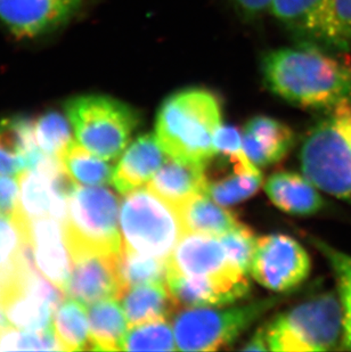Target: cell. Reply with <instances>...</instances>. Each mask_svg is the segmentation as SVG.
<instances>
[{"label": "cell", "instance_id": "30", "mask_svg": "<svg viewBox=\"0 0 351 352\" xmlns=\"http://www.w3.org/2000/svg\"><path fill=\"white\" fill-rule=\"evenodd\" d=\"M318 250L328 259L338 283L339 296L343 309V349L351 350V256L332 248L321 241H315Z\"/></svg>", "mask_w": 351, "mask_h": 352}, {"label": "cell", "instance_id": "14", "mask_svg": "<svg viewBox=\"0 0 351 352\" xmlns=\"http://www.w3.org/2000/svg\"><path fill=\"white\" fill-rule=\"evenodd\" d=\"M28 233L36 267L47 279L64 292L70 278L72 260L62 223L50 217L29 220Z\"/></svg>", "mask_w": 351, "mask_h": 352}, {"label": "cell", "instance_id": "39", "mask_svg": "<svg viewBox=\"0 0 351 352\" xmlns=\"http://www.w3.org/2000/svg\"><path fill=\"white\" fill-rule=\"evenodd\" d=\"M248 15H257L267 10L273 0H234Z\"/></svg>", "mask_w": 351, "mask_h": 352}, {"label": "cell", "instance_id": "40", "mask_svg": "<svg viewBox=\"0 0 351 352\" xmlns=\"http://www.w3.org/2000/svg\"><path fill=\"white\" fill-rule=\"evenodd\" d=\"M243 350L246 351H267L269 350L268 340H267V329H260L255 333L246 346H243Z\"/></svg>", "mask_w": 351, "mask_h": 352}, {"label": "cell", "instance_id": "36", "mask_svg": "<svg viewBox=\"0 0 351 352\" xmlns=\"http://www.w3.org/2000/svg\"><path fill=\"white\" fill-rule=\"evenodd\" d=\"M215 154L227 157L234 170L252 169L255 163L248 159L243 148V135L235 126H220L213 138Z\"/></svg>", "mask_w": 351, "mask_h": 352}, {"label": "cell", "instance_id": "16", "mask_svg": "<svg viewBox=\"0 0 351 352\" xmlns=\"http://www.w3.org/2000/svg\"><path fill=\"white\" fill-rule=\"evenodd\" d=\"M43 155L36 145L32 120H0V175L20 176L32 169Z\"/></svg>", "mask_w": 351, "mask_h": 352}, {"label": "cell", "instance_id": "21", "mask_svg": "<svg viewBox=\"0 0 351 352\" xmlns=\"http://www.w3.org/2000/svg\"><path fill=\"white\" fill-rule=\"evenodd\" d=\"M119 300L129 327L168 319L179 306L167 283L133 286L127 289Z\"/></svg>", "mask_w": 351, "mask_h": 352}, {"label": "cell", "instance_id": "37", "mask_svg": "<svg viewBox=\"0 0 351 352\" xmlns=\"http://www.w3.org/2000/svg\"><path fill=\"white\" fill-rule=\"evenodd\" d=\"M17 178L10 175H0V214L10 218H19L23 214L19 197L20 180Z\"/></svg>", "mask_w": 351, "mask_h": 352}, {"label": "cell", "instance_id": "25", "mask_svg": "<svg viewBox=\"0 0 351 352\" xmlns=\"http://www.w3.org/2000/svg\"><path fill=\"white\" fill-rule=\"evenodd\" d=\"M220 204L211 201L208 194H201L189 199L179 208L186 232L222 236L241 223L236 217Z\"/></svg>", "mask_w": 351, "mask_h": 352}, {"label": "cell", "instance_id": "19", "mask_svg": "<svg viewBox=\"0 0 351 352\" xmlns=\"http://www.w3.org/2000/svg\"><path fill=\"white\" fill-rule=\"evenodd\" d=\"M25 217L0 214V293L20 278L34 256Z\"/></svg>", "mask_w": 351, "mask_h": 352}, {"label": "cell", "instance_id": "11", "mask_svg": "<svg viewBox=\"0 0 351 352\" xmlns=\"http://www.w3.org/2000/svg\"><path fill=\"white\" fill-rule=\"evenodd\" d=\"M119 253H85L72 256V270L64 293L90 306L103 300H119L123 293L118 267Z\"/></svg>", "mask_w": 351, "mask_h": 352}, {"label": "cell", "instance_id": "15", "mask_svg": "<svg viewBox=\"0 0 351 352\" xmlns=\"http://www.w3.org/2000/svg\"><path fill=\"white\" fill-rule=\"evenodd\" d=\"M168 157L156 135H142L130 145L114 169L113 185L125 195L146 186Z\"/></svg>", "mask_w": 351, "mask_h": 352}, {"label": "cell", "instance_id": "24", "mask_svg": "<svg viewBox=\"0 0 351 352\" xmlns=\"http://www.w3.org/2000/svg\"><path fill=\"white\" fill-rule=\"evenodd\" d=\"M306 37L351 50V0H323Z\"/></svg>", "mask_w": 351, "mask_h": 352}, {"label": "cell", "instance_id": "3", "mask_svg": "<svg viewBox=\"0 0 351 352\" xmlns=\"http://www.w3.org/2000/svg\"><path fill=\"white\" fill-rule=\"evenodd\" d=\"M120 233L123 248L144 256L169 259L186 228L178 208L144 186L123 199Z\"/></svg>", "mask_w": 351, "mask_h": 352}, {"label": "cell", "instance_id": "18", "mask_svg": "<svg viewBox=\"0 0 351 352\" xmlns=\"http://www.w3.org/2000/svg\"><path fill=\"white\" fill-rule=\"evenodd\" d=\"M293 144V133L288 126L273 118H252L243 133V148L255 166L279 162Z\"/></svg>", "mask_w": 351, "mask_h": 352}, {"label": "cell", "instance_id": "12", "mask_svg": "<svg viewBox=\"0 0 351 352\" xmlns=\"http://www.w3.org/2000/svg\"><path fill=\"white\" fill-rule=\"evenodd\" d=\"M169 273L203 277L246 275L226 254L218 236L186 232L169 259Z\"/></svg>", "mask_w": 351, "mask_h": 352}, {"label": "cell", "instance_id": "1", "mask_svg": "<svg viewBox=\"0 0 351 352\" xmlns=\"http://www.w3.org/2000/svg\"><path fill=\"white\" fill-rule=\"evenodd\" d=\"M262 74L273 93L298 107L334 111L351 104V64L315 43L270 52Z\"/></svg>", "mask_w": 351, "mask_h": 352}, {"label": "cell", "instance_id": "32", "mask_svg": "<svg viewBox=\"0 0 351 352\" xmlns=\"http://www.w3.org/2000/svg\"><path fill=\"white\" fill-rule=\"evenodd\" d=\"M70 121L56 111H48L34 121L36 145L50 157H60L72 142Z\"/></svg>", "mask_w": 351, "mask_h": 352}, {"label": "cell", "instance_id": "6", "mask_svg": "<svg viewBox=\"0 0 351 352\" xmlns=\"http://www.w3.org/2000/svg\"><path fill=\"white\" fill-rule=\"evenodd\" d=\"M119 219L116 194L104 187L76 185L62 223L71 258L85 253H119Z\"/></svg>", "mask_w": 351, "mask_h": 352}, {"label": "cell", "instance_id": "38", "mask_svg": "<svg viewBox=\"0 0 351 352\" xmlns=\"http://www.w3.org/2000/svg\"><path fill=\"white\" fill-rule=\"evenodd\" d=\"M332 118L351 148V104H345L335 109Z\"/></svg>", "mask_w": 351, "mask_h": 352}, {"label": "cell", "instance_id": "7", "mask_svg": "<svg viewBox=\"0 0 351 352\" xmlns=\"http://www.w3.org/2000/svg\"><path fill=\"white\" fill-rule=\"evenodd\" d=\"M277 303L266 299L246 306L210 309L186 308L173 320L177 348L182 351H215L232 343L241 333L257 322Z\"/></svg>", "mask_w": 351, "mask_h": 352}, {"label": "cell", "instance_id": "13", "mask_svg": "<svg viewBox=\"0 0 351 352\" xmlns=\"http://www.w3.org/2000/svg\"><path fill=\"white\" fill-rule=\"evenodd\" d=\"M167 285L179 306H225L248 296L250 283L246 275L203 277L168 273Z\"/></svg>", "mask_w": 351, "mask_h": 352}, {"label": "cell", "instance_id": "9", "mask_svg": "<svg viewBox=\"0 0 351 352\" xmlns=\"http://www.w3.org/2000/svg\"><path fill=\"white\" fill-rule=\"evenodd\" d=\"M250 272L267 289L288 292L308 277L310 259L305 249L288 236H262L257 241Z\"/></svg>", "mask_w": 351, "mask_h": 352}, {"label": "cell", "instance_id": "23", "mask_svg": "<svg viewBox=\"0 0 351 352\" xmlns=\"http://www.w3.org/2000/svg\"><path fill=\"white\" fill-rule=\"evenodd\" d=\"M90 350L120 351L129 324L116 299L103 300L88 306Z\"/></svg>", "mask_w": 351, "mask_h": 352}, {"label": "cell", "instance_id": "27", "mask_svg": "<svg viewBox=\"0 0 351 352\" xmlns=\"http://www.w3.org/2000/svg\"><path fill=\"white\" fill-rule=\"evenodd\" d=\"M58 157L76 184L103 186L112 182L114 168L87 150L79 142L72 140Z\"/></svg>", "mask_w": 351, "mask_h": 352}, {"label": "cell", "instance_id": "22", "mask_svg": "<svg viewBox=\"0 0 351 352\" xmlns=\"http://www.w3.org/2000/svg\"><path fill=\"white\" fill-rule=\"evenodd\" d=\"M266 192L275 206L292 214L309 216L323 208V199L315 185L298 173H274L267 180Z\"/></svg>", "mask_w": 351, "mask_h": 352}, {"label": "cell", "instance_id": "2", "mask_svg": "<svg viewBox=\"0 0 351 352\" xmlns=\"http://www.w3.org/2000/svg\"><path fill=\"white\" fill-rule=\"evenodd\" d=\"M222 126V105L209 90L191 88L168 97L156 118V137L175 159L206 166L215 155L213 138Z\"/></svg>", "mask_w": 351, "mask_h": 352}, {"label": "cell", "instance_id": "8", "mask_svg": "<svg viewBox=\"0 0 351 352\" xmlns=\"http://www.w3.org/2000/svg\"><path fill=\"white\" fill-rule=\"evenodd\" d=\"M300 161L305 176L316 187L351 204V148L333 118L309 131Z\"/></svg>", "mask_w": 351, "mask_h": 352}, {"label": "cell", "instance_id": "31", "mask_svg": "<svg viewBox=\"0 0 351 352\" xmlns=\"http://www.w3.org/2000/svg\"><path fill=\"white\" fill-rule=\"evenodd\" d=\"M262 183L258 168L234 170V175L209 183L206 194L220 206H233L255 194Z\"/></svg>", "mask_w": 351, "mask_h": 352}, {"label": "cell", "instance_id": "29", "mask_svg": "<svg viewBox=\"0 0 351 352\" xmlns=\"http://www.w3.org/2000/svg\"><path fill=\"white\" fill-rule=\"evenodd\" d=\"M123 350L126 351H175L173 326L167 319L130 326L123 341Z\"/></svg>", "mask_w": 351, "mask_h": 352}, {"label": "cell", "instance_id": "20", "mask_svg": "<svg viewBox=\"0 0 351 352\" xmlns=\"http://www.w3.org/2000/svg\"><path fill=\"white\" fill-rule=\"evenodd\" d=\"M0 309L8 322L17 329L31 332L54 329L53 307L27 289L22 278L0 294Z\"/></svg>", "mask_w": 351, "mask_h": 352}, {"label": "cell", "instance_id": "28", "mask_svg": "<svg viewBox=\"0 0 351 352\" xmlns=\"http://www.w3.org/2000/svg\"><path fill=\"white\" fill-rule=\"evenodd\" d=\"M118 267L123 292L133 286L167 283L169 273L168 259L144 256L123 246L118 254Z\"/></svg>", "mask_w": 351, "mask_h": 352}, {"label": "cell", "instance_id": "10", "mask_svg": "<svg viewBox=\"0 0 351 352\" xmlns=\"http://www.w3.org/2000/svg\"><path fill=\"white\" fill-rule=\"evenodd\" d=\"M86 0H0V23L19 38L50 34L72 20Z\"/></svg>", "mask_w": 351, "mask_h": 352}, {"label": "cell", "instance_id": "26", "mask_svg": "<svg viewBox=\"0 0 351 352\" xmlns=\"http://www.w3.org/2000/svg\"><path fill=\"white\" fill-rule=\"evenodd\" d=\"M54 329L63 351L90 350L89 320L83 303L64 300L54 314Z\"/></svg>", "mask_w": 351, "mask_h": 352}, {"label": "cell", "instance_id": "33", "mask_svg": "<svg viewBox=\"0 0 351 352\" xmlns=\"http://www.w3.org/2000/svg\"><path fill=\"white\" fill-rule=\"evenodd\" d=\"M22 350L63 351L54 329L45 332H31L17 327L13 329L10 326L0 329V351Z\"/></svg>", "mask_w": 351, "mask_h": 352}, {"label": "cell", "instance_id": "17", "mask_svg": "<svg viewBox=\"0 0 351 352\" xmlns=\"http://www.w3.org/2000/svg\"><path fill=\"white\" fill-rule=\"evenodd\" d=\"M206 166L169 157L146 186L177 208L189 199L206 194L209 182Z\"/></svg>", "mask_w": 351, "mask_h": 352}, {"label": "cell", "instance_id": "4", "mask_svg": "<svg viewBox=\"0 0 351 352\" xmlns=\"http://www.w3.org/2000/svg\"><path fill=\"white\" fill-rule=\"evenodd\" d=\"M269 350L326 351L342 342L343 309L340 296L323 293L279 316L267 327Z\"/></svg>", "mask_w": 351, "mask_h": 352}, {"label": "cell", "instance_id": "34", "mask_svg": "<svg viewBox=\"0 0 351 352\" xmlns=\"http://www.w3.org/2000/svg\"><path fill=\"white\" fill-rule=\"evenodd\" d=\"M321 1L323 0H273L269 10L273 16L285 27L306 37Z\"/></svg>", "mask_w": 351, "mask_h": 352}, {"label": "cell", "instance_id": "5", "mask_svg": "<svg viewBox=\"0 0 351 352\" xmlns=\"http://www.w3.org/2000/svg\"><path fill=\"white\" fill-rule=\"evenodd\" d=\"M64 109L76 140L107 161L120 157L140 123L133 107L104 95L73 97Z\"/></svg>", "mask_w": 351, "mask_h": 352}, {"label": "cell", "instance_id": "35", "mask_svg": "<svg viewBox=\"0 0 351 352\" xmlns=\"http://www.w3.org/2000/svg\"><path fill=\"white\" fill-rule=\"evenodd\" d=\"M222 248L229 261L243 273L251 270L252 259L255 256L257 241L251 230L244 225H239L234 230L219 236Z\"/></svg>", "mask_w": 351, "mask_h": 352}]
</instances>
